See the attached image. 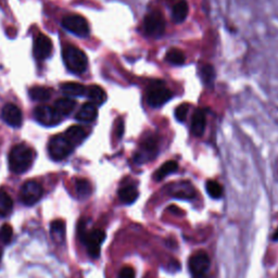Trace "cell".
Instances as JSON below:
<instances>
[{"label":"cell","instance_id":"10","mask_svg":"<svg viewBox=\"0 0 278 278\" xmlns=\"http://www.w3.org/2000/svg\"><path fill=\"white\" fill-rule=\"evenodd\" d=\"M158 151V142L154 137H148L142 143L139 151L135 155V161L137 163L147 162L153 159Z\"/></svg>","mask_w":278,"mask_h":278},{"label":"cell","instance_id":"25","mask_svg":"<svg viewBox=\"0 0 278 278\" xmlns=\"http://www.w3.org/2000/svg\"><path fill=\"white\" fill-rule=\"evenodd\" d=\"M199 73H200V76H201L204 84L209 87L213 86L214 79H215V70L211 64L202 65V67L200 68Z\"/></svg>","mask_w":278,"mask_h":278},{"label":"cell","instance_id":"8","mask_svg":"<svg viewBox=\"0 0 278 278\" xmlns=\"http://www.w3.org/2000/svg\"><path fill=\"white\" fill-rule=\"evenodd\" d=\"M43 193L42 185L35 181H29L21 188L20 199L25 206H34L43 197Z\"/></svg>","mask_w":278,"mask_h":278},{"label":"cell","instance_id":"7","mask_svg":"<svg viewBox=\"0 0 278 278\" xmlns=\"http://www.w3.org/2000/svg\"><path fill=\"white\" fill-rule=\"evenodd\" d=\"M62 26L78 37L89 35V25L85 18L78 14L65 15L62 20Z\"/></svg>","mask_w":278,"mask_h":278},{"label":"cell","instance_id":"22","mask_svg":"<svg viewBox=\"0 0 278 278\" xmlns=\"http://www.w3.org/2000/svg\"><path fill=\"white\" fill-rule=\"evenodd\" d=\"M119 198L123 203L132 204L138 198V191L134 186H124L119 190Z\"/></svg>","mask_w":278,"mask_h":278},{"label":"cell","instance_id":"17","mask_svg":"<svg viewBox=\"0 0 278 278\" xmlns=\"http://www.w3.org/2000/svg\"><path fill=\"white\" fill-rule=\"evenodd\" d=\"M61 92L71 97H78V96H83L86 94L87 88L81 85L79 83H75V81H68V83H63L60 86Z\"/></svg>","mask_w":278,"mask_h":278},{"label":"cell","instance_id":"33","mask_svg":"<svg viewBox=\"0 0 278 278\" xmlns=\"http://www.w3.org/2000/svg\"><path fill=\"white\" fill-rule=\"evenodd\" d=\"M119 278H135V271L130 266H125L119 273Z\"/></svg>","mask_w":278,"mask_h":278},{"label":"cell","instance_id":"4","mask_svg":"<svg viewBox=\"0 0 278 278\" xmlns=\"http://www.w3.org/2000/svg\"><path fill=\"white\" fill-rule=\"evenodd\" d=\"M172 92L165 87L163 81H153L147 88V102L152 108H159L172 98Z\"/></svg>","mask_w":278,"mask_h":278},{"label":"cell","instance_id":"9","mask_svg":"<svg viewBox=\"0 0 278 278\" xmlns=\"http://www.w3.org/2000/svg\"><path fill=\"white\" fill-rule=\"evenodd\" d=\"M34 116L38 123L45 126H54L62 121L60 114L49 105H38L34 111Z\"/></svg>","mask_w":278,"mask_h":278},{"label":"cell","instance_id":"28","mask_svg":"<svg viewBox=\"0 0 278 278\" xmlns=\"http://www.w3.org/2000/svg\"><path fill=\"white\" fill-rule=\"evenodd\" d=\"M173 196L176 198H184V199H189V198H192L194 196V192H193V189L192 187L189 185V184H186V183H183V184H179L177 185L176 189L173 190Z\"/></svg>","mask_w":278,"mask_h":278},{"label":"cell","instance_id":"35","mask_svg":"<svg viewBox=\"0 0 278 278\" xmlns=\"http://www.w3.org/2000/svg\"><path fill=\"white\" fill-rule=\"evenodd\" d=\"M273 239L276 240V241H278V228H277L276 232H275L274 235H273Z\"/></svg>","mask_w":278,"mask_h":278},{"label":"cell","instance_id":"2","mask_svg":"<svg viewBox=\"0 0 278 278\" xmlns=\"http://www.w3.org/2000/svg\"><path fill=\"white\" fill-rule=\"evenodd\" d=\"M63 62L67 69L74 73V74H81L87 69L88 59L84 51L74 46H67L62 51Z\"/></svg>","mask_w":278,"mask_h":278},{"label":"cell","instance_id":"31","mask_svg":"<svg viewBox=\"0 0 278 278\" xmlns=\"http://www.w3.org/2000/svg\"><path fill=\"white\" fill-rule=\"evenodd\" d=\"M12 237H13L12 227L10 225L5 224L2 227V230H0V240H2L3 243L8 244V243L11 242Z\"/></svg>","mask_w":278,"mask_h":278},{"label":"cell","instance_id":"26","mask_svg":"<svg viewBox=\"0 0 278 278\" xmlns=\"http://www.w3.org/2000/svg\"><path fill=\"white\" fill-rule=\"evenodd\" d=\"M177 169H178V164L175 161L165 162L164 164H163L157 172H155V174H154L155 181H161V179L166 177L169 174L174 173L175 171H177Z\"/></svg>","mask_w":278,"mask_h":278},{"label":"cell","instance_id":"3","mask_svg":"<svg viewBox=\"0 0 278 278\" xmlns=\"http://www.w3.org/2000/svg\"><path fill=\"white\" fill-rule=\"evenodd\" d=\"M78 235L80 241L83 242L87 248L88 255L94 259L99 257L101 244L105 239V233L101 230L87 231L86 227L83 224H80Z\"/></svg>","mask_w":278,"mask_h":278},{"label":"cell","instance_id":"5","mask_svg":"<svg viewBox=\"0 0 278 278\" xmlns=\"http://www.w3.org/2000/svg\"><path fill=\"white\" fill-rule=\"evenodd\" d=\"M73 149H74V146L64 135L53 136L48 145L49 154L55 161H61L68 158L73 152Z\"/></svg>","mask_w":278,"mask_h":278},{"label":"cell","instance_id":"14","mask_svg":"<svg viewBox=\"0 0 278 278\" xmlns=\"http://www.w3.org/2000/svg\"><path fill=\"white\" fill-rule=\"evenodd\" d=\"M207 125V118L206 114L202 110H197L193 113V117L191 120V132L194 136L200 137L203 135L204 130H206Z\"/></svg>","mask_w":278,"mask_h":278},{"label":"cell","instance_id":"6","mask_svg":"<svg viewBox=\"0 0 278 278\" xmlns=\"http://www.w3.org/2000/svg\"><path fill=\"white\" fill-rule=\"evenodd\" d=\"M144 29L146 34L151 37L162 36L165 30V20L162 12L154 10L147 15L144 20Z\"/></svg>","mask_w":278,"mask_h":278},{"label":"cell","instance_id":"13","mask_svg":"<svg viewBox=\"0 0 278 278\" xmlns=\"http://www.w3.org/2000/svg\"><path fill=\"white\" fill-rule=\"evenodd\" d=\"M2 117L6 123L9 124L10 126L19 127L22 124V112L13 103H8L5 105L2 112Z\"/></svg>","mask_w":278,"mask_h":278},{"label":"cell","instance_id":"24","mask_svg":"<svg viewBox=\"0 0 278 278\" xmlns=\"http://www.w3.org/2000/svg\"><path fill=\"white\" fill-rule=\"evenodd\" d=\"M13 209V200L6 191L0 190V216L9 215Z\"/></svg>","mask_w":278,"mask_h":278},{"label":"cell","instance_id":"36","mask_svg":"<svg viewBox=\"0 0 278 278\" xmlns=\"http://www.w3.org/2000/svg\"><path fill=\"white\" fill-rule=\"evenodd\" d=\"M2 256H3V249L0 248V260H2Z\"/></svg>","mask_w":278,"mask_h":278},{"label":"cell","instance_id":"12","mask_svg":"<svg viewBox=\"0 0 278 278\" xmlns=\"http://www.w3.org/2000/svg\"><path fill=\"white\" fill-rule=\"evenodd\" d=\"M52 52V43L46 35L39 34L34 43V54L38 60H45L50 57Z\"/></svg>","mask_w":278,"mask_h":278},{"label":"cell","instance_id":"30","mask_svg":"<svg viewBox=\"0 0 278 278\" xmlns=\"http://www.w3.org/2000/svg\"><path fill=\"white\" fill-rule=\"evenodd\" d=\"M207 191L211 198L218 199L223 194V187L215 181H209L207 183Z\"/></svg>","mask_w":278,"mask_h":278},{"label":"cell","instance_id":"29","mask_svg":"<svg viewBox=\"0 0 278 278\" xmlns=\"http://www.w3.org/2000/svg\"><path fill=\"white\" fill-rule=\"evenodd\" d=\"M165 60L172 64L182 65L185 62V54L183 53L182 50H179V49H176V48L170 49V50L166 52Z\"/></svg>","mask_w":278,"mask_h":278},{"label":"cell","instance_id":"19","mask_svg":"<svg viewBox=\"0 0 278 278\" xmlns=\"http://www.w3.org/2000/svg\"><path fill=\"white\" fill-rule=\"evenodd\" d=\"M75 105H76V102L73 99H71V98H60V99L55 101L54 109L63 118V117L69 116V114L74 110Z\"/></svg>","mask_w":278,"mask_h":278},{"label":"cell","instance_id":"23","mask_svg":"<svg viewBox=\"0 0 278 278\" xmlns=\"http://www.w3.org/2000/svg\"><path fill=\"white\" fill-rule=\"evenodd\" d=\"M30 97L35 101H47L51 97V91L44 86H34L30 89Z\"/></svg>","mask_w":278,"mask_h":278},{"label":"cell","instance_id":"34","mask_svg":"<svg viewBox=\"0 0 278 278\" xmlns=\"http://www.w3.org/2000/svg\"><path fill=\"white\" fill-rule=\"evenodd\" d=\"M123 130H124L123 121L120 120V121H119V125H118V130H117V135L119 136V138H121L122 135H123Z\"/></svg>","mask_w":278,"mask_h":278},{"label":"cell","instance_id":"1","mask_svg":"<svg viewBox=\"0 0 278 278\" xmlns=\"http://www.w3.org/2000/svg\"><path fill=\"white\" fill-rule=\"evenodd\" d=\"M34 161V151L29 146L20 144L14 146L9 154V166L15 174L26 172Z\"/></svg>","mask_w":278,"mask_h":278},{"label":"cell","instance_id":"15","mask_svg":"<svg viewBox=\"0 0 278 278\" xmlns=\"http://www.w3.org/2000/svg\"><path fill=\"white\" fill-rule=\"evenodd\" d=\"M97 114L98 110L96 105L92 102H87L81 105V108L76 114V120L79 122H84V123H89V122L96 120Z\"/></svg>","mask_w":278,"mask_h":278},{"label":"cell","instance_id":"16","mask_svg":"<svg viewBox=\"0 0 278 278\" xmlns=\"http://www.w3.org/2000/svg\"><path fill=\"white\" fill-rule=\"evenodd\" d=\"M64 136L69 139L73 146H75V145L81 144L85 141V138L87 137V133L81 126L73 125L67 129Z\"/></svg>","mask_w":278,"mask_h":278},{"label":"cell","instance_id":"21","mask_svg":"<svg viewBox=\"0 0 278 278\" xmlns=\"http://www.w3.org/2000/svg\"><path fill=\"white\" fill-rule=\"evenodd\" d=\"M50 233L52 239L57 243H62L65 238V224L61 219H55L51 223Z\"/></svg>","mask_w":278,"mask_h":278},{"label":"cell","instance_id":"32","mask_svg":"<svg viewBox=\"0 0 278 278\" xmlns=\"http://www.w3.org/2000/svg\"><path fill=\"white\" fill-rule=\"evenodd\" d=\"M189 108V105L186 104V103H183L181 105H178V107L176 108L175 110V118L178 122H184L187 118V114H188V109Z\"/></svg>","mask_w":278,"mask_h":278},{"label":"cell","instance_id":"18","mask_svg":"<svg viewBox=\"0 0 278 278\" xmlns=\"http://www.w3.org/2000/svg\"><path fill=\"white\" fill-rule=\"evenodd\" d=\"M86 94L89 98V100L92 101L95 105H100L104 103L105 99H107V94L103 89L98 85H92L87 88Z\"/></svg>","mask_w":278,"mask_h":278},{"label":"cell","instance_id":"11","mask_svg":"<svg viewBox=\"0 0 278 278\" xmlns=\"http://www.w3.org/2000/svg\"><path fill=\"white\" fill-rule=\"evenodd\" d=\"M210 258L206 252H199L189 259V269L194 277H201L208 272Z\"/></svg>","mask_w":278,"mask_h":278},{"label":"cell","instance_id":"20","mask_svg":"<svg viewBox=\"0 0 278 278\" xmlns=\"http://www.w3.org/2000/svg\"><path fill=\"white\" fill-rule=\"evenodd\" d=\"M188 15V5L185 0H179L172 10V19L174 23H183Z\"/></svg>","mask_w":278,"mask_h":278},{"label":"cell","instance_id":"27","mask_svg":"<svg viewBox=\"0 0 278 278\" xmlns=\"http://www.w3.org/2000/svg\"><path fill=\"white\" fill-rule=\"evenodd\" d=\"M75 188H76L77 196L80 199L89 197V196H91V193H92V190H93L91 183H89L87 179H84V178H80V179H78V181H76Z\"/></svg>","mask_w":278,"mask_h":278}]
</instances>
